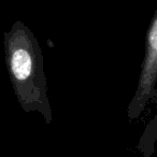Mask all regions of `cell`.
I'll return each mask as SVG.
<instances>
[{
  "label": "cell",
  "mask_w": 157,
  "mask_h": 157,
  "mask_svg": "<svg viewBox=\"0 0 157 157\" xmlns=\"http://www.w3.org/2000/svg\"><path fill=\"white\" fill-rule=\"evenodd\" d=\"M6 66L20 107L26 113H39L51 125L53 110L48 96L44 57L37 37L22 21L3 33Z\"/></svg>",
  "instance_id": "cell-1"
},
{
  "label": "cell",
  "mask_w": 157,
  "mask_h": 157,
  "mask_svg": "<svg viewBox=\"0 0 157 157\" xmlns=\"http://www.w3.org/2000/svg\"><path fill=\"white\" fill-rule=\"evenodd\" d=\"M157 84V8L146 31L145 50L141 63L136 92L128 105L127 115L130 121L141 116L155 95Z\"/></svg>",
  "instance_id": "cell-2"
},
{
  "label": "cell",
  "mask_w": 157,
  "mask_h": 157,
  "mask_svg": "<svg viewBox=\"0 0 157 157\" xmlns=\"http://www.w3.org/2000/svg\"><path fill=\"white\" fill-rule=\"evenodd\" d=\"M157 140V113L145 127L138 143V151L142 157H151L154 153L155 142Z\"/></svg>",
  "instance_id": "cell-3"
}]
</instances>
